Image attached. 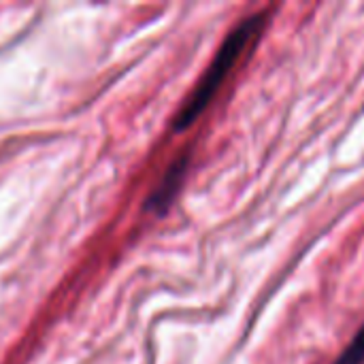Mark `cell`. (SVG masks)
Masks as SVG:
<instances>
[{
  "label": "cell",
  "instance_id": "cell-1",
  "mask_svg": "<svg viewBox=\"0 0 364 364\" xmlns=\"http://www.w3.org/2000/svg\"><path fill=\"white\" fill-rule=\"evenodd\" d=\"M269 23H271V11L262 9V11L252 13L245 19H241L226 34V38L220 45L218 53L213 55L211 64L207 66V70L196 81L194 90L190 92V96L183 100L181 109L177 111V115L173 119L175 132H181V130H188L190 126H194V122L205 113V109L211 105V100L215 98V94L228 79L232 68L239 64L243 53L256 45V41L262 36V32L267 30Z\"/></svg>",
  "mask_w": 364,
  "mask_h": 364
},
{
  "label": "cell",
  "instance_id": "cell-2",
  "mask_svg": "<svg viewBox=\"0 0 364 364\" xmlns=\"http://www.w3.org/2000/svg\"><path fill=\"white\" fill-rule=\"evenodd\" d=\"M188 162H190V154H181L179 158H175V162L166 168L162 181L158 183V188L149 194V198L145 200V209L147 211H154L158 215H164L173 200L177 198L183 181H186V175H188Z\"/></svg>",
  "mask_w": 364,
  "mask_h": 364
},
{
  "label": "cell",
  "instance_id": "cell-3",
  "mask_svg": "<svg viewBox=\"0 0 364 364\" xmlns=\"http://www.w3.org/2000/svg\"><path fill=\"white\" fill-rule=\"evenodd\" d=\"M333 364H364V324Z\"/></svg>",
  "mask_w": 364,
  "mask_h": 364
}]
</instances>
